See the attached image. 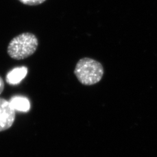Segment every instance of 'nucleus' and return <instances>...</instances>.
<instances>
[{
    "instance_id": "f257e3e1",
    "label": "nucleus",
    "mask_w": 157,
    "mask_h": 157,
    "mask_svg": "<svg viewBox=\"0 0 157 157\" xmlns=\"http://www.w3.org/2000/svg\"><path fill=\"white\" fill-rule=\"evenodd\" d=\"M38 39L33 33L25 32L13 38L8 45L7 52L11 58L22 60L28 58L36 51Z\"/></svg>"
},
{
    "instance_id": "f03ea898",
    "label": "nucleus",
    "mask_w": 157,
    "mask_h": 157,
    "mask_svg": "<svg viewBox=\"0 0 157 157\" xmlns=\"http://www.w3.org/2000/svg\"><path fill=\"white\" fill-rule=\"evenodd\" d=\"M74 73L82 84L91 86L101 81L104 70L100 62L90 58H83L76 63Z\"/></svg>"
},
{
    "instance_id": "7ed1b4c3",
    "label": "nucleus",
    "mask_w": 157,
    "mask_h": 157,
    "mask_svg": "<svg viewBox=\"0 0 157 157\" xmlns=\"http://www.w3.org/2000/svg\"><path fill=\"white\" fill-rule=\"evenodd\" d=\"M16 118V113L6 99L0 98V132L10 129Z\"/></svg>"
},
{
    "instance_id": "20e7f679",
    "label": "nucleus",
    "mask_w": 157,
    "mask_h": 157,
    "mask_svg": "<svg viewBox=\"0 0 157 157\" xmlns=\"http://www.w3.org/2000/svg\"><path fill=\"white\" fill-rule=\"evenodd\" d=\"M28 72V69L26 67H15L7 73L6 82L10 85L19 84L26 76Z\"/></svg>"
},
{
    "instance_id": "39448f33",
    "label": "nucleus",
    "mask_w": 157,
    "mask_h": 157,
    "mask_svg": "<svg viewBox=\"0 0 157 157\" xmlns=\"http://www.w3.org/2000/svg\"><path fill=\"white\" fill-rule=\"evenodd\" d=\"M9 102L15 111L27 112L30 109V101L28 98L24 96H13Z\"/></svg>"
},
{
    "instance_id": "423d86ee",
    "label": "nucleus",
    "mask_w": 157,
    "mask_h": 157,
    "mask_svg": "<svg viewBox=\"0 0 157 157\" xmlns=\"http://www.w3.org/2000/svg\"><path fill=\"white\" fill-rule=\"evenodd\" d=\"M23 4L28 6H38L43 2L46 0H19Z\"/></svg>"
},
{
    "instance_id": "0eeeda50",
    "label": "nucleus",
    "mask_w": 157,
    "mask_h": 157,
    "mask_svg": "<svg viewBox=\"0 0 157 157\" xmlns=\"http://www.w3.org/2000/svg\"><path fill=\"white\" fill-rule=\"evenodd\" d=\"M4 90V82L2 78L0 76V94Z\"/></svg>"
}]
</instances>
